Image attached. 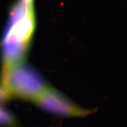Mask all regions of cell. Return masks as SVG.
Instances as JSON below:
<instances>
[{
	"label": "cell",
	"mask_w": 127,
	"mask_h": 127,
	"mask_svg": "<svg viewBox=\"0 0 127 127\" xmlns=\"http://www.w3.org/2000/svg\"><path fill=\"white\" fill-rule=\"evenodd\" d=\"M11 9L3 38L4 51L9 47H17L19 44L27 47L35 26L33 1H18Z\"/></svg>",
	"instance_id": "1"
}]
</instances>
